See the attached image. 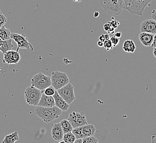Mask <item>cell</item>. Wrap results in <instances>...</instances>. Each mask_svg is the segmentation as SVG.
<instances>
[{
  "instance_id": "cell-17",
  "label": "cell",
  "mask_w": 156,
  "mask_h": 143,
  "mask_svg": "<svg viewBox=\"0 0 156 143\" xmlns=\"http://www.w3.org/2000/svg\"><path fill=\"white\" fill-rule=\"evenodd\" d=\"M13 48V45L12 43V39L9 40H2L0 39V51L5 54L6 52L11 50Z\"/></svg>"
},
{
  "instance_id": "cell-10",
  "label": "cell",
  "mask_w": 156,
  "mask_h": 143,
  "mask_svg": "<svg viewBox=\"0 0 156 143\" xmlns=\"http://www.w3.org/2000/svg\"><path fill=\"white\" fill-rule=\"evenodd\" d=\"M68 119L71 123L73 129L88 124L85 115L82 112H73L69 115Z\"/></svg>"
},
{
  "instance_id": "cell-28",
  "label": "cell",
  "mask_w": 156,
  "mask_h": 143,
  "mask_svg": "<svg viewBox=\"0 0 156 143\" xmlns=\"http://www.w3.org/2000/svg\"><path fill=\"white\" fill-rule=\"evenodd\" d=\"M108 23H110L111 27L114 28L115 29L117 28V27H118V26L119 25V24H120V22L117 21H111V22H108Z\"/></svg>"
},
{
  "instance_id": "cell-7",
  "label": "cell",
  "mask_w": 156,
  "mask_h": 143,
  "mask_svg": "<svg viewBox=\"0 0 156 143\" xmlns=\"http://www.w3.org/2000/svg\"><path fill=\"white\" fill-rule=\"evenodd\" d=\"M57 91L59 95L68 104H72L75 100L74 88L70 82L59 89L57 90Z\"/></svg>"
},
{
  "instance_id": "cell-25",
  "label": "cell",
  "mask_w": 156,
  "mask_h": 143,
  "mask_svg": "<svg viewBox=\"0 0 156 143\" xmlns=\"http://www.w3.org/2000/svg\"><path fill=\"white\" fill-rule=\"evenodd\" d=\"M103 47L105 48L107 51L112 50L114 48V46L112 45V43L110 40V39L106 40L104 42V46Z\"/></svg>"
},
{
  "instance_id": "cell-20",
  "label": "cell",
  "mask_w": 156,
  "mask_h": 143,
  "mask_svg": "<svg viewBox=\"0 0 156 143\" xmlns=\"http://www.w3.org/2000/svg\"><path fill=\"white\" fill-rule=\"evenodd\" d=\"M60 123L64 134L73 131V127L68 119H63L60 121Z\"/></svg>"
},
{
  "instance_id": "cell-5",
  "label": "cell",
  "mask_w": 156,
  "mask_h": 143,
  "mask_svg": "<svg viewBox=\"0 0 156 143\" xmlns=\"http://www.w3.org/2000/svg\"><path fill=\"white\" fill-rule=\"evenodd\" d=\"M31 84L33 87L43 91L51 85V78L40 72L32 77Z\"/></svg>"
},
{
  "instance_id": "cell-30",
  "label": "cell",
  "mask_w": 156,
  "mask_h": 143,
  "mask_svg": "<svg viewBox=\"0 0 156 143\" xmlns=\"http://www.w3.org/2000/svg\"><path fill=\"white\" fill-rule=\"evenodd\" d=\"M151 18L156 22V9H153L151 13Z\"/></svg>"
},
{
  "instance_id": "cell-24",
  "label": "cell",
  "mask_w": 156,
  "mask_h": 143,
  "mask_svg": "<svg viewBox=\"0 0 156 143\" xmlns=\"http://www.w3.org/2000/svg\"><path fill=\"white\" fill-rule=\"evenodd\" d=\"M43 91V93L46 95L53 96L56 90L55 89L54 87L51 85Z\"/></svg>"
},
{
  "instance_id": "cell-40",
  "label": "cell",
  "mask_w": 156,
  "mask_h": 143,
  "mask_svg": "<svg viewBox=\"0 0 156 143\" xmlns=\"http://www.w3.org/2000/svg\"><path fill=\"white\" fill-rule=\"evenodd\" d=\"M73 1H74V2H80L81 0H73Z\"/></svg>"
},
{
  "instance_id": "cell-27",
  "label": "cell",
  "mask_w": 156,
  "mask_h": 143,
  "mask_svg": "<svg viewBox=\"0 0 156 143\" xmlns=\"http://www.w3.org/2000/svg\"><path fill=\"white\" fill-rule=\"evenodd\" d=\"M110 40L112 42L114 47H116L119 44V42H120V38L116 37L115 36L111 37V38H110Z\"/></svg>"
},
{
  "instance_id": "cell-6",
  "label": "cell",
  "mask_w": 156,
  "mask_h": 143,
  "mask_svg": "<svg viewBox=\"0 0 156 143\" xmlns=\"http://www.w3.org/2000/svg\"><path fill=\"white\" fill-rule=\"evenodd\" d=\"M51 86L56 90L69 83V78L66 73L59 71L53 72L51 73Z\"/></svg>"
},
{
  "instance_id": "cell-8",
  "label": "cell",
  "mask_w": 156,
  "mask_h": 143,
  "mask_svg": "<svg viewBox=\"0 0 156 143\" xmlns=\"http://www.w3.org/2000/svg\"><path fill=\"white\" fill-rule=\"evenodd\" d=\"M96 131V128L94 125H86L77 128H74L72 132L75 134L76 139L84 138L94 135Z\"/></svg>"
},
{
  "instance_id": "cell-4",
  "label": "cell",
  "mask_w": 156,
  "mask_h": 143,
  "mask_svg": "<svg viewBox=\"0 0 156 143\" xmlns=\"http://www.w3.org/2000/svg\"><path fill=\"white\" fill-rule=\"evenodd\" d=\"M43 91L32 85L26 88L24 91V98L27 104L31 106H37L41 98Z\"/></svg>"
},
{
  "instance_id": "cell-29",
  "label": "cell",
  "mask_w": 156,
  "mask_h": 143,
  "mask_svg": "<svg viewBox=\"0 0 156 143\" xmlns=\"http://www.w3.org/2000/svg\"><path fill=\"white\" fill-rule=\"evenodd\" d=\"M111 26L110 25V24L109 23H107V24H105L104 25V29L106 31V32H108L109 30H110V29L111 28Z\"/></svg>"
},
{
  "instance_id": "cell-26",
  "label": "cell",
  "mask_w": 156,
  "mask_h": 143,
  "mask_svg": "<svg viewBox=\"0 0 156 143\" xmlns=\"http://www.w3.org/2000/svg\"><path fill=\"white\" fill-rule=\"evenodd\" d=\"M7 22V18L2 12H0V27L5 25Z\"/></svg>"
},
{
  "instance_id": "cell-32",
  "label": "cell",
  "mask_w": 156,
  "mask_h": 143,
  "mask_svg": "<svg viewBox=\"0 0 156 143\" xmlns=\"http://www.w3.org/2000/svg\"><path fill=\"white\" fill-rule=\"evenodd\" d=\"M99 40L101 41L102 42H104L106 41V39H105V34H102L101 35L99 36Z\"/></svg>"
},
{
  "instance_id": "cell-16",
  "label": "cell",
  "mask_w": 156,
  "mask_h": 143,
  "mask_svg": "<svg viewBox=\"0 0 156 143\" xmlns=\"http://www.w3.org/2000/svg\"><path fill=\"white\" fill-rule=\"evenodd\" d=\"M37 106L44 107H51L55 106L53 96L46 95L43 92L41 98Z\"/></svg>"
},
{
  "instance_id": "cell-1",
  "label": "cell",
  "mask_w": 156,
  "mask_h": 143,
  "mask_svg": "<svg viewBox=\"0 0 156 143\" xmlns=\"http://www.w3.org/2000/svg\"><path fill=\"white\" fill-rule=\"evenodd\" d=\"M35 113L44 122L51 123L54 119L58 118L62 113V110L56 106L53 107H44L37 106L35 110Z\"/></svg>"
},
{
  "instance_id": "cell-11",
  "label": "cell",
  "mask_w": 156,
  "mask_h": 143,
  "mask_svg": "<svg viewBox=\"0 0 156 143\" xmlns=\"http://www.w3.org/2000/svg\"><path fill=\"white\" fill-rule=\"evenodd\" d=\"M21 60V55L18 51L9 50L3 54V58L2 61L4 63L11 65V64H17Z\"/></svg>"
},
{
  "instance_id": "cell-9",
  "label": "cell",
  "mask_w": 156,
  "mask_h": 143,
  "mask_svg": "<svg viewBox=\"0 0 156 143\" xmlns=\"http://www.w3.org/2000/svg\"><path fill=\"white\" fill-rule=\"evenodd\" d=\"M10 38L11 39L13 40L17 44L18 47L17 51H18L20 48H25L31 51L34 50L33 46L28 42L27 36L25 35L19 34L17 33H11Z\"/></svg>"
},
{
  "instance_id": "cell-31",
  "label": "cell",
  "mask_w": 156,
  "mask_h": 143,
  "mask_svg": "<svg viewBox=\"0 0 156 143\" xmlns=\"http://www.w3.org/2000/svg\"><path fill=\"white\" fill-rule=\"evenodd\" d=\"M152 48H156V33L154 35V38H153V43L151 46Z\"/></svg>"
},
{
  "instance_id": "cell-41",
  "label": "cell",
  "mask_w": 156,
  "mask_h": 143,
  "mask_svg": "<svg viewBox=\"0 0 156 143\" xmlns=\"http://www.w3.org/2000/svg\"><path fill=\"white\" fill-rule=\"evenodd\" d=\"M1 12V9H0V12Z\"/></svg>"
},
{
  "instance_id": "cell-23",
  "label": "cell",
  "mask_w": 156,
  "mask_h": 143,
  "mask_svg": "<svg viewBox=\"0 0 156 143\" xmlns=\"http://www.w3.org/2000/svg\"><path fill=\"white\" fill-rule=\"evenodd\" d=\"M83 139V143H98L99 141L96 137H94V135L89 136L87 137L82 138Z\"/></svg>"
},
{
  "instance_id": "cell-3",
  "label": "cell",
  "mask_w": 156,
  "mask_h": 143,
  "mask_svg": "<svg viewBox=\"0 0 156 143\" xmlns=\"http://www.w3.org/2000/svg\"><path fill=\"white\" fill-rule=\"evenodd\" d=\"M99 2L105 12L110 15H119L123 9V0H99Z\"/></svg>"
},
{
  "instance_id": "cell-38",
  "label": "cell",
  "mask_w": 156,
  "mask_h": 143,
  "mask_svg": "<svg viewBox=\"0 0 156 143\" xmlns=\"http://www.w3.org/2000/svg\"><path fill=\"white\" fill-rule=\"evenodd\" d=\"M105 36L106 40H108L110 39V36H109V34H105Z\"/></svg>"
},
{
  "instance_id": "cell-21",
  "label": "cell",
  "mask_w": 156,
  "mask_h": 143,
  "mask_svg": "<svg viewBox=\"0 0 156 143\" xmlns=\"http://www.w3.org/2000/svg\"><path fill=\"white\" fill-rule=\"evenodd\" d=\"M11 34L10 30L6 28L5 25L0 27V39L4 40L11 39Z\"/></svg>"
},
{
  "instance_id": "cell-22",
  "label": "cell",
  "mask_w": 156,
  "mask_h": 143,
  "mask_svg": "<svg viewBox=\"0 0 156 143\" xmlns=\"http://www.w3.org/2000/svg\"><path fill=\"white\" fill-rule=\"evenodd\" d=\"M76 138L72 131L65 133L63 136V140L65 143H74Z\"/></svg>"
},
{
  "instance_id": "cell-18",
  "label": "cell",
  "mask_w": 156,
  "mask_h": 143,
  "mask_svg": "<svg viewBox=\"0 0 156 143\" xmlns=\"http://www.w3.org/2000/svg\"><path fill=\"white\" fill-rule=\"evenodd\" d=\"M123 51L128 53H133L136 49L135 44L132 40H127L123 42L122 46Z\"/></svg>"
},
{
  "instance_id": "cell-14",
  "label": "cell",
  "mask_w": 156,
  "mask_h": 143,
  "mask_svg": "<svg viewBox=\"0 0 156 143\" xmlns=\"http://www.w3.org/2000/svg\"><path fill=\"white\" fill-rule=\"evenodd\" d=\"M138 38L142 45L146 47H150L153 43L154 34L146 32H141L139 34Z\"/></svg>"
},
{
  "instance_id": "cell-37",
  "label": "cell",
  "mask_w": 156,
  "mask_h": 143,
  "mask_svg": "<svg viewBox=\"0 0 156 143\" xmlns=\"http://www.w3.org/2000/svg\"><path fill=\"white\" fill-rule=\"evenodd\" d=\"M99 15V13L98 12V11H96V12L94 13V17L95 18H97V17H98Z\"/></svg>"
},
{
  "instance_id": "cell-34",
  "label": "cell",
  "mask_w": 156,
  "mask_h": 143,
  "mask_svg": "<svg viewBox=\"0 0 156 143\" xmlns=\"http://www.w3.org/2000/svg\"><path fill=\"white\" fill-rule=\"evenodd\" d=\"M121 35H122L121 32H116V33H115L114 36H115L117 38H121Z\"/></svg>"
},
{
  "instance_id": "cell-12",
  "label": "cell",
  "mask_w": 156,
  "mask_h": 143,
  "mask_svg": "<svg viewBox=\"0 0 156 143\" xmlns=\"http://www.w3.org/2000/svg\"><path fill=\"white\" fill-rule=\"evenodd\" d=\"M140 32L151 33L155 34L156 33V22L152 19H146L141 23Z\"/></svg>"
},
{
  "instance_id": "cell-42",
  "label": "cell",
  "mask_w": 156,
  "mask_h": 143,
  "mask_svg": "<svg viewBox=\"0 0 156 143\" xmlns=\"http://www.w3.org/2000/svg\"><path fill=\"white\" fill-rule=\"evenodd\" d=\"M1 51H0V54H1Z\"/></svg>"
},
{
  "instance_id": "cell-15",
  "label": "cell",
  "mask_w": 156,
  "mask_h": 143,
  "mask_svg": "<svg viewBox=\"0 0 156 143\" xmlns=\"http://www.w3.org/2000/svg\"><path fill=\"white\" fill-rule=\"evenodd\" d=\"M55 100V105L59 107L62 111H66L69 109L70 105L68 104L58 94L57 90L55 91L54 95L53 96Z\"/></svg>"
},
{
  "instance_id": "cell-13",
  "label": "cell",
  "mask_w": 156,
  "mask_h": 143,
  "mask_svg": "<svg viewBox=\"0 0 156 143\" xmlns=\"http://www.w3.org/2000/svg\"><path fill=\"white\" fill-rule=\"evenodd\" d=\"M64 134V133L60 125V123H54L51 125V137L54 140L58 141L63 140Z\"/></svg>"
},
{
  "instance_id": "cell-2",
  "label": "cell",
  "mask_w": 156,
  "mask_h": 143,
  "mask_svg": "<svg viewBox=\"0 0 156 143\" xmlns=\"http://www.w3.org/2000/svg\"><path fill=\"white\" fill-rule=\"evenodd\" d=\"M123 9L132 15L142 16L145 8L152 0H123Z\"/></svg>"
},
{
  "instance_id": "cell-36",
  "label": "cell",
  "mask_w": 156,
  "mask_h": 143,
  "mask_svg": "<svg viewBox=\"0 0 156 143\" xmlns=\"http://www.w3.org/2000/svg\"><path fill=\"white\" fill-rule=\"evenodd\" d=\"M74 143H83V139L82 138H78L75 140Z\"/></svg>"
},
{
  "instance_id": "cell-39",
  "label": "cell",
  "mask_w": 156,
  "mask_h": 143,
  "mask_svg": "<svg viewBox=\"0 0 156 143\" xmlns=\"http://www.w3.org/2000/svg\"><path fill=\"white\" fill-rule=\"evenodd\" d=\"M154 48L153 52V55L156 58V48Z\"/></svg>"
},
{
  "instance_id": "cell-19",
  "label": "cell",
  "mask_w": 156,
  "mask_h": 143,
  "mask_svg": "<svg viewBox=\"0 0 156 143\" xmlns=\"http://www.w3.org/2000/svg\"><path fill=\"white\" fill-rule=\"evenodd\" d=\"M18 132L17 131L11 134L6 135L2 141V143H15L16 141L19 140Z\"/></svg>"
},
{
  "instance_id": "cell-33",
  "label": "cell",
  "mask_w": 156,
  "mask_h": 143,
  "mask_svg": "<svg viewBox=\"0 0 156 143\" xmlns=\"http://www.w3.org/2000/svg\"><path fill=\"white\" fill-rule=\"evenodd\" d=\"M151 140H152V143H156V134L153 135L151 137Z\"/></svg>"
},
{
  "instance_id": "cell-35",
  "label": "cell",
  "mask_w": 156,
  "mask_h": 143,
  "mask_svg": "<svg viewBox=\"0 0 156 143\" xmlns=\"http://www.w3.org/2000/svg\"><path fill=\"white\" fill-rule=\"evenodd\" d=\"M98 45L100 48H102L104 46V42L99 40V42H98Z\"/></svg>"
}]
</instances>
